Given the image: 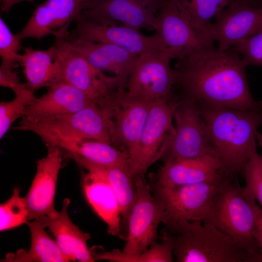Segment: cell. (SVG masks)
I'll list each match as a JSON object with an SVG mask.
<instances>
[{"mask_svg": "<svg viewBox=\"0 0 262 262\" xmlns=\"http://www.w3.org/2000/svg\"><path fill=\"white\" fill-rule=\"evenodd\" d=\"M56 147H60L64 156L66 157L74 155L100 165L120 166L129 168L128 152L107 142L69 140L61 142Z\"/></svg>", "mask_w": 262, "mask_h": 262, "instance_id": "484cf974", "label": "cell"}, {"mask_svg": "<svg viewBox=\"0 0 262 262\" xmlns=\"http://www.w3.org/2000/svg\"><path fill=\"white\" fill-rule=\"evenodd\" d=\"M233 46L242 55V59L246 66L254 65L262 67V30L237 42Z\"/></svg>", "mask_w": 262, "mask_h": 262, "instance_id": "d6a6232c", "label": "cell"}, {"mask_svg": "<svg viewBox=\"0 0 262 262\" xmlns=\"http://www.w3.org/2000/svg\"><path fill=\"white\" fill-rule=\"evenodd\" d=\"M92 0H46L36 6L27 23L17 34L21 39L41 40L50 34L56 39L65 38L70 33L68 29L70 23L80 17Z\"/></svg>", "mask_w": 262, "mask_h": 262, "instance_id": "5bb4252c", "label": "cell"}, {"mask_svg": "<svg viewBox=\"0 0 262 262\" xmlns=\"http://www.w3.org/2000/svg\"><path fill=\"white\" fill-rule=\"evenodd\" d=\"M17 33L13 34L4 22L0 18V66L13 69L18 66L17 58L19 51L22 48L21 40Z\"/></svg>", "mask_w": 262, "mask_h": 262, "instance_id": "1f68e13d", "label": "cell"}, {"mask_svg": "<svg viewBox=\"0 0 262 262\" xmlns=\"http://www.w3.org/2000/svg\"><path fill=\"white\" fill-rule=\"evenodd\" d=\"M23 1L34 2V0H0L1 13H8L14 5Z\"/></svg>", "mask_w": 262, "mask_h": 262, "instance_id": "d590c367", "label": "cell"}, {"mask_svg": "<svg viewBox=\"0 0 262 262\" xmlns=\"http://www.w3.org/2000/svg\"><path fill=\"white\" fill-rule=\"evenodd\" d=\"M53 45L56 55L49 86L56 83L71 85L99 106L118 89L114 77L95 67L82 54L71 49L64 38L56 39Z\"/></svg>", "mask_w": 262, "mask_h": 262, "instance_id": "52a82bcc", "label": "cell"}, {"mask_svg": "<svg viewBox=\"0 0 262 262\" xmlns=\"http://www.w3.org/2000/svg\"><path fill=\"white\" fill-rule=\"evenodd\" d=\"M137 196L128 220L126 243L122 251H106L97 246L93 251L95 261L132 262L135 257L156 242L157 230L162 223L160 204L145 178L136 180Z\"/></svg>", "mask_w": 262, "mask_h": 262, "instance_id": "8992f818", "label": "cell"}, {"mask_svg": "<svg viewBox=\"0 0 262 262\" xmlns=\"http://www.w3.org/2000/svg\"><path fill=\"white\" fill-rule=\"evenodd\" d=\"M244 175L246 185L242 187L243 193L258 201L262 210V158L257 152V147L250 154Z\"/></svg>", "mask_w": 262, "mask_h": 262, "instance_id": "4dcf8cb0", "label": "cell"}, {"mask_svg": "<svg viewBox=\"0 0 262 262\" xmlns=\"http://www.w3.org/2000/svg\"><path fill=\"white\" fill-rule=\"evenodd\" d=\"M46 146L47 154L36 162V173L25 196L29 211V221L56 211L54 199L64 154L58 147Z\"/></svg>", "mask_w": 262, "mask_h": 262, "instance_id": "ac0fdd59", "label": "cell"}, {"mask_svg": "<svg viewBox=\"0 0 262 262\" xmlns=\"http://www.w3.org/2000/svg\"><path fill=\"white\" fill-rule=\"evenodd\" d=\"M173 118L175 131L162 156L164 162L207 155L215 157L207 126L195 101L176 96Z\"/></svg>", "mask_w": 262, "mask_h": 262, "instance_id": "9c48e42d", "label": "cell"}, {"mask_svg": "<svg viewBox=\"0 0 262 262\" xmlns=\"http://www.w3.org/2000/svg\"><path fill=\"white\" fill-rule=\"evenodd\" d=\"M152 102L131 95L125 88L115 90L101 106L109 119L112 144L128 153L137 144L147 120Z\"/></svg>", "mask_w": 262, "mask_h": 262, "instance_id": "7c38bea8", "label": "cell"}, {"mask_svg": "<svg viewBox=\"0 0 262 262\" xmlns=\"http://www.w3.org/2000/svg\"><path fill=\"white\" fill-rule=\"evenodd\" d=\"M13 129L32 131L46 145L51 146L69 140H97L112 144L108 115L97 103L38 121L21 118L18 125Z\"/></svg>", "mask_w": 262, "mask_h": 262, "instance_id": "5b68a950", "label": "cell"}, {"mask_svg": "<svg viewBox=\"0 0 262 262\" xmlns=\"http://www.w3.org/2000/svg\"><path fill=\"white\" fill-rule=\"evenodd\" d=\"M28 221L26 225L31 233V246L28 251L20 249L15 253L6 254L0 262H68L55 240L45 230L46 228L37 219Z\"/></svg>", "mask_w": 262, "mask_h": 262, "instance_id": "d4e9b609", "label": "cell"}, {"mask_svg": "<svg viewBox=\"0 0 262 262\" xmlns=\"http://www.w3.org/2000/svg\"><path fill=\"white\" fill-rule=\"evenodd\" d=\"M261 7H262V3H261Z\"/></svg>", "mask_w": 262, "mask_h": 262, "instance_id": "f35d334b", "label": "cell"}, {"mask_svg": "<svg viewBox=\"0 0 262 262\" xmlns=\"http://www.w3.org/2000/svg\"><path fill=\"white\" fill-rule=\"evenodd\" d=\"M76 22V28L70 34L89 41L114 45L137 55L151 51H165L162 40L155 34L146 35L140 30L98 23L82 16Z\"/></svg>", "mask_w": 262, "mask_h": 262, "instance_id": "2e32d148", "label": "cell"}, {"mask_svg": "<svg viewBox=\"0 0 262 262\" xmlns=\"http://www.w3.org/2000/svg\"><path fill=\"white\" fill-rule=\"evenodd\" d=\"M250 5L256 6L261 7L262 0H245Z\"/></svg>", "mask_w": 262, "mask_h": 262, "instance_id": "8d00e7d4", "label": "cell"}, {"mask_svg": "<svg viewBox=\"0 0 262 262\" xmlns=\"http://www.w3.org/2000/svg\"><path fill=\"white\" fill-rule=\"evenodd\" d=\"M70 203V199L66 198L60 212L56 210L36 219L49 229L61 250L70 262H95L87 246L91 236L83 232L71 220L68 213Z\"/></svg>", "mask_w": 262, "mask_h": 262, "instance_id": "7402d4cb", "label": "cell"}, {"mask_svg": "<svg viewBox=\"0 0 262 262\" xmlns=\"http://www.w3.org/2000/svg\"><path fill=\"white\" fill-rule=\"evenodd\" d=\"M171 59L163 51L138 55L128 77L126 91L133 97L150 102L171 98L177 82Z\"/></svg>", "mask_w": 262, "mask_h": 262, "instance_id": "8fae6325", "label": "cell"}, {"mask_svg": "<svg viewBox=\"0 0 262 262\" xmlns=\"http://www.w3.org/2000/svg\"><path fill=\"white\" fill-rule=\"evenodd\" d=\"M225 178L216 181L169 187L149 186L161 207L162 223L166 226L183 221L201 222Z\"/></svg>", "mask_w": 262, "mask_h": 262, "instance_id": "30bf717a", "label": "cell"}, {"mask_svg": "<svg viewBox=\"0 0 262 262\" xmlns=\"http://www.w3.org/2000/svg\"><path fill=\"white\" fill-rule=\"evenodd\" d=\"M54 45L45 50L25 48L17 61L23 67L28 87L33 91L50 84L55 59Z\"/></svg>", "mask_w": 262, "mask_h": 262, "instance_id": "4316f807", "label": "cell"}, {"mask_svg": "<svg viewBox=\"0 0 262 262\" xmlns=\"http://www.w3.org/2000/svg\"><path fill=\"white\" fill-rule=\"evenodd\" d=\"M73 49L82 54L95 67L112 73L118 88H125L137 55L114 45L87 41L70 34L64 38Z\"/></svg>", "mask_w": 262, "mask_h": 262, "instance_id": "ffe728a7", "label": "cell"}, {"mask_svg": "<svg viewBox=\"0 0 262 262\" xmlns=\"http://www.w3.org/2000/svg\"><path fill=\"white\" fill-rule=\"evenodd\" d=\"M14 69L10 67H0V85L11 89L15 95L29 88L26 83H21Z\"/></svg>", "mask_w": 262, "mask_h": 262, "instance_id": "836d02e7", "label": "cell"}, {"mask_svg": "<svg viewBox=\"0 0 262 262\" xmlns=\"http://www.w3.org/2000/svg\"><path fill=\"white\" fill-rule=\"evenodd\" d=\"M256 138L258 140V145L262 148V133L258 131L256 134ZM261 157L262 158V155Z\"/></svg>", "mask_w": 262, "mask_h": 262, "instance_id": "74e56055", "label": "cell"}, {"mask_svg": "<svg viewBox=\"0 0 262 262\" xmlns=\"http://www.w3.org/2000/svg\"><path fill=\"white\" fill-rule=\"evenodd\" d=\"M205 122L215 157L227 178L244 175L256 134L262 125V109L242 110L196 103Z\"/></svg>", "mask_w": 262, "mask_h": 262, "instance_id": "7a4b0ae2", "label": "cell"}, {"mask_svg": "<svg viewBox=\"0 0 262 262\" xmlns=\"http://www.w3.org/2000/svg\"><path fill=\"white\" fill-rule=\"evenodd\" d=\"M48 91L27 106L22 117L31 121L74 113L97 103L78 88L64 83L48 87Z\"/></svg>", "mask_w": 262, "mask_h": 262, "instance_id": "44dd1931", "label": "cell"}, {"mask_svg": "<svg viewBox=\"0 0 262 262\" xmlns=\"http://www.w3.org/2000/svg\"><path fill=\"white\" fill-rule=\"evenodd\" d=\"M68 158L73 159L88 172L100 176L108 182L118 200L122 228L123 226L127 229L130 215L137 196L136 180L129 168L120 166L100 165L74 155L69 156Z\"/></svg>", "mask_w": 262, "mask_h": 262, "instance_id": "cb8c5ba5", "label": "cell"}, {"mask_svg": "<svg viewBox=\"0 0 262 262\" xmlns=\"http://www.w3.org/2000/svg\"><path fill=\"white\" fill-rule=\"evenodd\" d=\"M29 211L25 197L15 187L11 197L0 205V231L15 229L27 223Z\"/></svg>", "mask_w": 262, "mask_h": 262, "instance_id": "f1b7e54d", "label": "cell"}, {"mask_svg": "<svg viewBox=\"0 0 262 262\" xmlns=\"http://www.w3.org/2000/svg\"><path fill=\"white\" fill-rule=\"evenodd\" d=\"M155 34L163 41L171 59L183 58L214 41L197 33L181 15L172 0H167L156 16Z\"/></svg>", "mask_w": 262, "mask_h": 262, "instance_id": "9a60e30c", "label": "cell"}, {"mask_svg": "<svg viewBox=\"0 0 262 262\" xmlns=\"http://www.w3.org/2000/svg\"><path fill=\"white\" fill-rule=\"evenodd\" d=\"M167 0H93L81 16L106 25L156 29L157 13Z\"/></svg>", "mask_w": 262, "mask_h": 262, "instance_id": "4fadbf2b", "label": "cell"}, {"mask_svg": "<svg viewBox=\"0 0 262 262\" xmlns=\"http://www.w3.org/2000/svg\"><path fill=\"white\" fill-rule=\"evenodd\" d=\"M172 0L183 17L197 33L212 40L209 36L212 24L211 19L215 17L223 10L236 0Z\"/></svg>", "mask_w": 262, "mask_h": 262, "instance_id": "83f0119b", "label": "cell"}, {"mask_svg": "<svg viewBox=\"0 0 262 262\" xmlns=\"http://www.w3.org/2000/svg\"><path fill=\"white\" fill-rule=\"evenodd\" d=\"M233 180L221 183L201 223L213 226L237 245L262 262V253L253 232L255 217L252 198Z\"/></svg>", "mask_w": 262, "mask_h": 262, "instance_id": "277c9868", "label": "cell"}, {"mask_svg": "<svg viewBox=\"0 0 262 262\" xmlns=\"http://www.w3.org/2000/svg\"><path fill=\"white\" fill-rule=\"evenodd\" d=\"M176 95L152 101L135 147L128 153L130 173L135 180L145 178L149 167L162 157L175 133L173 109Z\"/></svg>", "mask_w": 262, "mask_h": 262, "instance_id": "ba28073f", "label": "cell"}, {"mask_svg": "<svg viewBox=\"0 0 262 262\" xmlns=\"http://www.w3.org/2000/svg\"><path fill=\"white\" fill-rule=\"evenodd\" d=\"M178 262H261L213 226L198 221L166 225Z\"/></svg>", "mask_w": 262, "mask_h": 262, "instance_id": "3957f363", "label": "cell"}, {"mask_svg": "<svg viewBox=\"0 0 262 262\" xmlns=\"http://www.w3.org/2000/svg\"><path fill=\"white\" fill-rule=\"evenodd\" d=\"M82 188L87 202L106 224L108 233L123 239L119 204L108 182L100 176L88 172L83 177Z\"/></svg>", "mask_w": 262, "mask_h": 262, "instance_id": "603a6c76", "label": "cell"}, {"mask_svg": "<svg viewBox=\"0 0 262 262\" xmlns=\"http://www.w3.org/2000/svg\"><path fill=\"white\" fill-rule=\"evenodd\" d=\"M262 30V7L236 0L223 10L212 23L209 36L217 41V49L225 51L237 42Z\"/></svg>", "mask_w": 262, "mask_h": 262, "instance_id": "e0dca14e", "label": "cell"}, {"mask_svg": "<svg viewBox=\"0 0 262 262\" xmlns=\"http://www.w3.org/2000/svg\"><path fill=\"white\" fill-rule=\"evenodd\" d=\"M246 66L230 48L219 51L214 46L199 49L178 60L175 89L197 104L242 110L262 109V101L252 96Z\"/></svg>", "mask_w": 262, "mask_h": 262, "instance_id": "6da1fadb", "label": "cell"}, {"mask_svg": "<svg viewBox=\"0 0 262 262\" xmlns=\"http://www.w3.org/2000/svg\"><path fill=\"white\" fill-rule=\"evenodd\" d=\"M225 178L218 159L207 155L165 162L156 173L150 175L148 183L151 186L169 187L216 181Z\"/></svg>", "mask_w": 262, "mask_h": 262, "instance_id": "d6986e66", "label": "cell"}, {"mask_svg": "<svg viewBox=\"0 0 262 262\" xmlns=\"http://www.w3.org/2000/svg\"><path fill=\"white\" fill-rule=\"evenodd\" d=\"M252 204L255 217V227L253 235L262 253V210L258 205L256 201L253 198Z\"/></svg>", "mask_w": 262, "mask_h": 262, "instance_id": "e575fe53", "label": "cell"}, {"mask_svg": "<svg viewBox=\"0 0 262 262\" xmlns=\"http://www.w3.org/2000/svg\"><path fill=\"white\" fill-rule=\"evenodd\" d=\"M36 97L34 92L27 88L10 101L0 103V138L1 139L11 127L14 122L22 118L26 108Z\"/></svg>", "mask_w": 262, "mask_h": 262, "instance_id": "f546056e", "label": "cell"}]
</instances>
